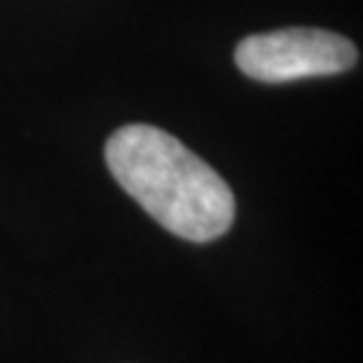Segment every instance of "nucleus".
<instances>
[{
  "label": "nucleus",
  "instance_id": "obj_1",
  "mask_svg": "<svg viewBox=\"0 0 363 363\" xmlns=\"http://www.w3.org/2000/svg\"><path fill=\"white\" fill-rule=\"evenodd\" d=\"M105 164L127 194L181 240L213 242L232 229L234 194L202 156L151 124H127L105 143Z\"/></svg>",
  "mask_w": 363,
  "mask_h": 363
},
{
  "label": "nucleus",
  "instance_id": "obj_2",
  "mask_svg": "<svg viewBox=\"0 0 363 363\" xmlns=\"http://www.w3.org/2000/svg\"><path fill=\"white\" fill-rule=\"evenodd\" d=\"M234 62L253 81L288 84L345 73L358 62V49L328 30L288 27L242 38L234 49Z\"/></svg>",
  "mask_w": 363,
  "mask_h": 363
}]
</instances>
